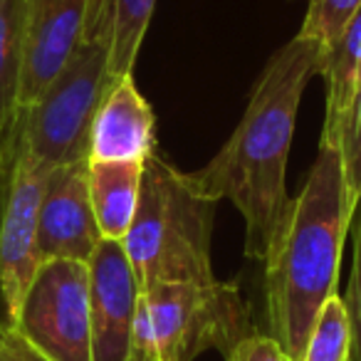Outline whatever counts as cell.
Instances as JSON below:
<instances>
[{
  "label": "cell",
  "instance_id": "obj_19",
  "mask_svg": "<svg viewBox=\"0 0 361 361\" xmlns=\"http://www.w3.org/2000/svg\"><path fill=\"white\" fill-rule=\"evenodd\" d=\"M356 233H354V262H351V277H349V290H346L344 305L351 319V331H354V354L351 361H361V201L354 213Z\"/></svg>",
  "mask_w": 361,
  "mask_h": 361
},
{
  "label": "cell",
  "instance_id": "obj_1",
  "mask_svg": "<svg viewBox=\"0 0 361 361\" xmlns=\"http://www.w3.org/2000/svg\"><path fill=\"white\" fill-rule=\"evenodd\" d=\"M322 50L314 40L295 35L270 57L250 92L245 111L231 139L193 171L196 186L211 198L231 201L245 223V255L265 262L287 206V156L307 85L322 70Z\"/></svg>",
  "mask_w": 361,
  "mask_h": 361
},
{
  "label": "cell",
  "instance_id": "obj_14",
  "mask_svg": "<svg viewBox=\"0 0 361 361\" xmlns=\"http://www.w3.org/2000/svg\"><path fill=\"white\" fill-rule=\"evenodd\" d=\"M90 164V198L97 226L106 240H124L139 206L144 164Z\"/></svg>",
  "mask_w": 361,
  "mask_h": 361
},
{
  "label": "cell",
  "instance_id": "obj_2",
  "mask_svg": "<svg viewBox=\"0 0 361 361\" xmlns=\"http://www.w3.org/2000/svg\"><path fill=\"white\" fill-rule=\"evenodd\" d=\"M351 218L339 151L319 146L262 262L270 336L290 361H302L322 307L339 295L341 250Z\"/></svg>",
  "mask_w": 361,
  "mask_h": 361
},
{
  "label": "cell",
  "instance_id": "obj_8",
  "mask_svg": "<svg viewBox=\"0 0 361 361\" xmlns=\"http://www.w3.org/2000/svg\"><path fill=\"white\" fill-rule=\"evenodd\" d=\"M92 361H126L141 287L121 240L102 238L90 262Z\"/></svg>",
  "mask_w": 361,
  "mask_h": 361
},
{
  "label": "cell",
  "instance_id": "obj_6",
  "mask_svg": "<svg viewBox=\"0 0 361 361\" xmlns=\"http://www.w3.org/2000/svg\"><path fill=\"white\" fill-rule=\"evenodd\" d=\"M13 326L50 361H92L87 262H42Z\"/></svg>",
  "mask_w": 361,
  "mask_h": 361
},
{
  "label": "cell",
  "instance_id": "obj_11",
  "mask_svg": "<svg viewBox=\"0 0 361 361\" xmlns=\"http://www.w3.org/2000/svg\"><path fill=\"white\" fill-rule=\"evenodd\" d=\"M156 151V116L134 85V75L111 80L90 129L87 161L146 164Z\"/></svg>",
  "mask_w": 361,
  "mask_h": 361
},
{
  "label": "cell",
  "instance_id": "obj_17",
  "mask_svg": "<svg viewBox=\"0 0 361 361\" xmlns=\"http://www.w3.org/2000/svg\"><path fill=\"white\" fill-rule=\"evenodd\" d=\"M359 8L361 0H310L305 23L297 35L314 40L322 50H326L344 32Z\"/></svg>",
  "mask_w": 361,
  "mask_h": 361
},
{
  "label": "cell",
  "instance_id": "obj_10",
  "mask_svg": "<svg viewBox=\"0 0 361 361\" xmlns=\"http://www.w3.org/2000/svg\"><path fill=\"white\" fill-rule=\"evenodd\" d=\"M90 0H25V62L20 111L30 106L70 62L85 37Z\"/></svg>",
  "mask_w": 361,
  "mask_h": 361
},
{
  "label": "cell",
  "instance_id": "obj_12",
  "mask_svg": "<svg viewBox=\"0 0 361 361\" xmlns=\"http://www.w3.org/2000/svg\"><path fill=\"white\" fill-rule=\"evenodd\" d=\"M156 0H90L87 3L85 37L106 50L109 77L134 75L141 42L149 30Z\"/></svg>",
  "mask_w": 361,
  "mask_h": 361
},
{
  "label": "cell",
  "instance_id": "obj_13",
  "mask_svg": "<svg viewBox=\"0 0 361 361\" xmlns=\"http://www.w3.org/2000/svg\"><path fill=\"white\" fill-rule=\"evenodd\" d=\"M319 75L326 80V106L319 146L339 151L346 111L361 87V8L339 37L322 55Z\"/></svg>",
  "mask_w": 361,
  "mask_h": 361
},
{
  "label": "cell",
  "instance_id": "obj_15",
  "mask_svg": "<svg viewBox=\"0 0 361 361\" xmlns=\"http://www.w3.org/2000/svg\"><path fill=\"white\" fill-rule=\"evenodd\" d=\"M25 62V0H0V166L16 136L20 116Z\"/></svg>",
  "mask_w": 361,
  "mask_h": 361
},
{
  "label": "cell",
  "instance_id": "obj_18",
  "mask_svg": "<svg viewBox=\"0 0 361 361\" xmlns=\"http://www.w3.org/2000/svg\"><path fill=\"white\" fill-rule=\"evenodd\" d=\"M339 159L344 169L346 193H349V206L354 208L361 201V87L346 111L344 126L339 136Z\"/></svg>",
  "mask_w": 361,
  "mask_h": 361
},
{
  "label": "cell",
  "instance_id": "obj_7",
  "mask_svg": "<svg viewBox=\"0 0 361 361\" xmlns=\"http://www.w3.org/2000/svg\"><path fill=\"white\" fill-rule=\"evenodd\" d=\"M0 171L6 176L0 211V300L6 307V319L13 324L42 265L37 250V218L50 166L13 141Z\"/></svg>",
  "mask_w": 361,
  "mask_h": 361
},
{
  "label": "cell",
  "instance_id": "obj_5",
  "mask_svg": "<svg viewBox=\"0 0 361 361\" xmlns=\"http://www.w3.org/2000/svg\"><path fill=\"white\" fill-rule=\"evenodd\" d=\"M109 82L106 50L82 40L47 90L20 111L13 141L50 169L87 161L92 121Z\"/></svg>",
  "mask_w": 361,
  "mask_h": 361
},
{
  "label": "cell",
  "instance_id": "obj_22",
  "mask_svg": "<svg viewBox=\"0 0 361 361\" xmlns=\"http://www.w3.org/2000/svg\"><path fill=\"white\" fill-rule=\"evenodd\" d=\"M126 361H151V359H146V356H141V354H131Z\"/></svg>",
  "mask_w": 361,
  "mask_h": 361
},
{
  "label": "cell",
  "instance_id": "obj_21",
  "mask_svg": "<svg viewBox=\"0 0 361 361\" xmlns=\"http://www.w3.org/2000/svg\"><path fill=\"white\" fill-rule=\"evenodd\" d=\"M0 361H50L11 322L0 324Z\"/></svg>",
  "mask_w": 361,
  "mask_h": 361
},
{
  "label": "cell",
  "instance_id": "obj_23",
  "mask_svg": "<svg viewBox=\"0 0 361 361\" xmlns=\"http://www.w3.org/2000/svg\"><path fill=\"white\" fill-rule=\"evenodd\" d=\"M0 324H3V322H0Z\"/></svg>",
  "mask_w": 361,
  "mask_h": 361
},
{
  "label": "cell",
  "instance_id": "obj_4",
  "mask_svg": "<svg viewBox=\"0 0 361 361\" xmlns=\"http://www.w3.org/2000/svg\"><path fill=\"white\" fill-rule=\"evenodd\" d=\"M247 307L233 282H166L139 295L131 354L151 361H196L245 336Z\"/></svg>",
  "mask_w": 361,
  "mask_h": 361
},
{
  "label": "cell",
  "instance_id": "obj_9",
  "mask_svg": "<svg viewBox=\"0 0 361 361\" xmlns=\"http://www.w3.org/2000/svg\"><path fill=\"white\" fill-rule=\"evenodd\" d=\"M102 233L90 198V164L75 161L50 169L37 218V250L45 260L90 262Z\"/></svg>",
  "mask_w": 361,
  "mask_h": 361
},
{
  "label": "cell",
  "instance_id": "obj_20",
  "mask_svg": "<svg viewBox=\"0 0 361 361\" xmlns=\"http://www.w3.org/2000/svg\"><path fill=\"white\" fill-rule=\"evenodd\" d=\"M228 361H290V356L270 334H245L228 351Z\"/></svg>",
  "mask_w": 361,
  "mask_h": 361
},
{
  "label": "cell",
  "instance_id": "obj_3",
  "mask_svg": "<svg viewBox=\"0 0 361 361\" xmlns=\"http://www.w3.org/2000/svg\"><path fill=\"white\" fill-rule=\"evenodd\" d=\"M218 201L159 151L141 171L139 206L121 240L141 292L166 282H213L211 235Z\"/></svg>",
  "mask_w": 361,
  "mask_h": 361
},
{
  "label": "cell",
  "instance_id": "obj_16",
  "mask_svg": "<svg viewBox=\"0 0 361 361\" xmlns=\"http://www.w3.org/2000/svg\"><path fill=\"white\" fill-rule=\"evenodd\" d=\"M354 331L344 297L334 295L317 317L302 361H351Z\"/></svg>",
  "mask_w": 361,
  "mask_h": 361
}]
</instances>
